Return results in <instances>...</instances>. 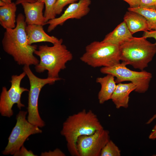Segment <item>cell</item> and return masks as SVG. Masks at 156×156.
<instances>
[{"mask_svg":"<svg viewBox=\"0 0 156 156\" xmlns=\"http://www.w3.org/2000/svg\"><path fill=\"white\" fill-rule=\"evenodd\" d=\"M103 128L97 116L92 110L83 109L67 118L60 133L65 139L70 155L79 156L76 147L78 138L91 135Z\"/></svg>","mask_w":156,"mask_h":156,"instance_id":"2","label":"cell"},{"mask_svg":"<svg viewBox=\"0 0 156 156\" xmlns=\"http://www.w3.org/2000/svg\"><path fill=\"white\" fill-rule=\"evenodd\" d=\"M96 82L99 83L101 86L98 98L99 103L103 104L111 99L117 85L115 77L112 75L107 74L104 77H97Z\"/></svg>","mask_w":156,"mask_h":156,"instance_id":"15","label":"cell"},{"mask_svg":"<svg viewBox=\"0 0 156 156\" xmlns=\"http://www.w3.org/2000/svg\"><path fill=\"white\" fill-rule=\"evenodd\" d=\"M132 37V34L123 21L107 34L102 41L119 46Z\"/></svg>","mask_w":156,"mask_h":156,"instance_id":"17","label":"cell"},{"mask_svg":"<svg viewBox=\"0 0 156 156\" xmlns=\"http://www.w3.org/2000/svg\"><path fill=\"white\" fill-rule=\"evenodd\" d=\"M142 36L146 38H154L156 41L155 43L156 45V30H151L144 31Z\"/></svg>","mask_w":156,"mask_h":156,"instance_id":"26","label":"cell"},{"mask_svg":"<svg viewBox=\"0 0 156 156\" xmlns=\"http://www.w3.org/2000/svg\"><path fill=\"white\" fill-rule=\"evenodd\" d=\"M14 156H36L31 150H27L23 145L19 151L15 154Z\"/></svg>","mask_w":156,"mask_h":156,"instance_id":"24","label":"cell"},{"mask_svg":"<svg viewBox=\"0 0 156 156\" xmlns=\"http://www.w3.org/2000/svg\"><path fill=\"white\" fill-rule=\"evenodd\" d=\"M119 51L122 62L142 70L156 54V45L143 36H133L119 46Z\"/></svg>","mask_w":156,"mask_h":156,"instance_id":"4","label":"cell"},{"mask_svg":"<svg viewBox=\"0 0 156 156\" xmlns=\"http://www.w3.org/2000/svg\"><path fill=\"white\" fill-rule=\"evenodd\" d=\"M42 26L36 24L26 26L25 30L29 44L41 42H49L53 44L58 41L59 39L55 37L47 34Z\"/></svg>","mask_w":156,"mask_h":156,"instance_id":"14","label":"cell"},{"mask_svg":"<svg viewBox=\"0 0 156 156\" xmlns=\"http://www.w3.org/2000/svg\"><path fill=\"white\" fill-rule=\"evenodd\" d=\"M37 1V0H16L15 3L17 5L21 4L23 3L28 2L33 3Z\"/></svg>","mask_w":156,"mask_h":156,"instance_id":"29","label":"cell"},{"mask_svg":"<svg viewBox=\"0 0 156 156\" xmlns=\"http://www.w3.org/2000/svg\"><path fill=\"white\" fill-rule=\"evenodd\" d=\"M91 0H79L69 5L59 17L49 20L47 31L50 32L58 25L62 26L67 20L70 19H80L87 15L90 11L89 6Z\"/></svg>","mask_w":156,"mask_h":156,"instance_id":"11","label":"cell"},{"mask_svg":"<svg viewBox=\"0 0 156 156\" xmlns=\"http://www.w3.org/2000/svg\"><path fill=\"white\" fill-rule=\"evenodd\" d=\"M7 4H6L3 1L0 0V7L4 6L6 5Z\"/></svg>","mask_w":156,"mask_h":156,"instance_id":"32","label":"cell"},{"mask_svg":"<svg viewBox=\"0 0 156 156\" xmlns=\"http://www.w3.org/2000/svg\"><path fill=\"white\" fill-rule=\"evenodd\" d=\"M26 75L24 71L19 75H12L9 89L8 90L6 87H2L0 96V113L2 116L9 118L12 116L13 114L12 107L14 104H17L20 110L25 106L21 102V95L24 92L29 90L21 87V83Z\"/></svg>","mask_w":156,"mask_h":156,"instance_id":"9","label":"cell"},{"mask_svg":"<svg viewBox=\"0 0 156 156\" xmlns=\"http://www.w3.org/2000/svg\"><path fill=\"white\" fill-rule=\"evenodd\" d=\"M123 19L132 35L140 31H149L146 19L139 13L128 10L125 14Z\"/></svg>","mask_w":156,"mask_h":156,"instance_id":"16","label":"cell"},{"mask_svg":"<svg viewBox=\"0 0 156 156\" xmlns=\"http://www.w3.org/2000/svg\"><path fill=\"white\" fill-rule=\"evenodd\" d=\"M21 5L24 9L27 25L36 24L43 26L46 25L43 13L44 5L43 2L37 1L33 3H23Z\"/></svg>","mask_w":156,"mask_h":156,"instance_id":"12","label":"cell"},{"mask_svg":"<svg viewBox=\"0 0 156 156\" xmlns=\"http://www.w3.org/2000/svg\"><path fill=\"white\" fill-rule=\"evenodd\" d=\"M148 138L149 139L152 140L156 139V124L152 129Z\"/></svg>","mask_w":156,"mask_h":156,"instance_id":"28","label":"cell"},{"mask_svg":"<svg viewBox=\"0 0 156 156\" xmlns=\"http://www.w3.org/2000/svg\"><path fill=\"white\" fill-rule=\"evenodd\" d=\"M153 156H156V155H153Z\"/></svg>","mask_w":156,"mask_h":156,"instance_id":"33","label":"cell"},{"mask_svg":"<svg viewBox=\"0 0 156 156\" xmlns=\"http://www.w3.org/2000/svg\"><path fill=\"white\" fill-rule=\"evenodd\" d=\"M139 7L156 10V0H141Z\"/></svg>","mask_w":156,"mask_h":156,"instance_id":"23","label":"cell"},{"mask_svg":"<svg viewBox=\"0 0 156 156\" xmlns=\"http://www.w3.org/2000/svg\"><path fill=\"white\" fill-rule=\"evenodd\" d=\"M126 65L121 62L114 66L102 67L100 70L103 74H110L116 78L115 81L118 83L126 81H130L136 86L135 91L143 93L148 89L152 75L150 72L144 70L140 71L131 70L126 67Z\"/></svg>","mask_w":156,"mask_h":156,"instance_id":"7","label":"cell"},{"mask_svg":"<svg viewBox=\"0 0 156 156\" xmlns=\"http://www.w3.org/2000/svg\"><path fill=\"white\" fill-rule=\"evenodd\" d=\"M23 69L28 77L30 83L27 108V120L33 125L42 128L45 126V123L41 118L38 111V101L40 91L46 85L53 84L62 79L48 77L46 78H40L33 73L29 66L25 65Z\"/></svg>","mask_w":156,"mask_h":156,"instance_id":"6","label":"cell"},{"mask_svg":"<svg viewBox=\"0 0 156 156\" xmlns=\"http://www.w3.org/2000/svg\"><path fill=\"white\" fill-rule=\"evenodd\" d=\"M81 60L92 67H107L120 63L119 46L94 41L86 46Z\"/></svg>","mask_w":156,"mask_h":156,"instance_id":"5","label":"cell"},{"mask_svg":"<svg viewBox=\"0 0 156 156\" xmlns=\"http://www.w3.org/2000/svg\"><path fill=\"white\" fill-rule=\"evenodd\" d=\"M121 151L112 140H110L102 150L100 156H120Z\"/></svg>","mask_w":156,"mask_h":156,"instance_id":"20","label":"cell"},{"mask_svg":"<svg viewBox=\"0 0 156 156\" xmlns=\"http://www.w3.org/2000/svg\"><path fill=\"white\" fill-rule=\"evenodd\" d=\"M136 88L135 85L131 82L128 83H120L116 85L111 99L117 109L128 108L129 95L132 92L135 91Z\"/></svg>","mask_w":156,"mask_h":156,"instance_id":"13","label":"cell"},{"mask_svg":"<svg viewBox=\"0 0 156 156\" xmlns=\"http://www.w3.org/2000/svg\"><path fill=\"white\" fill-rule=\"evenodd\" d=\"M110 140L109 132L103 128L89 135H83L77 140L79 156H100L101 151Z\"/></svg>","mask_w":156,"mask_h":156,"instance_id":"10","label":"cell"},{"mask_svg":"<svg viewBox=\"0 0 156 156\" xmlns=\"http://www.w3.org/2000/svg\"><path fill=\"white\" fill-rule=\"evenodd\" d=\"M128 10L141 14L146 19L149 31L156 30V10L138 7L135 8L129 7Z\"/></svg>","mask_w":156,"mask_h":156,"instance_id":"19","label":"cell"},{"mask_svg":"<svg viewBox=\"0 0 156 156\" xmlns=\"http://www.w3.org/2000/svg\"><path fill=\"white\" fill-rule=\"evenodd\" d=\"M27 113V111H20L17 115L16 124L8 138V144L2 151L3 155H14L19 151L29 136L42 133L38 127L26 119Z\"/></svg>","mask_w":156,"mask_h":156,"instance_id":"8","label":"cell"},{"mask_svg":"<svg viewBox=\"0 0 156 156\" xmlns=\"http://www.w3.org/2000/svg\"><path fill=\"white\" fill-rule=\"evenodd\" d=\"M1 0L3 1L6 4H9L12 2V0Z\"/></svg>","mask_w":156,"mask_h":156,"instance_id":"31","label":"cell"},{"mask_svg":"<svg viewBox=\"0 0 156 156\" xmlns=\"http://www.w3.org/2000/svg\"><path fill=\"white\" fill-rule=\"evenodd\" d=\"M78 0H57L54 6V12L56 16L60 14L67 5L77 2Z\"/></svg>","mask_w":156,"mask_h":156,"instance_id":"22","label":"cell"},{"mask_svg":"<svg viewBox=\"0 0 156 156\" xmlns=\"http://www.w3.org/2000/svg\"><path fill=\"white\" fill-rule=\"evenodd\" d=\"M16 10V4L14 2L0 7V24L5 29L15 27Z\"/></svg>","mask_w":156,"mask_h":156,"instance_id":"18","label":"cell"},{"mask_svg":"<svg viewBox=\"0 0 156 156\" xmlns=\"http://www.w3.org/2000/svg\"><path fill=\"white\" fill-rule=\"evenodd\" d=\"M156 118V114L154 115L152 117L150 118L146 122V124L148 125L151 123Z\"/></svg>","mask_w":156,"mask_h":156,"instance_id":"30","label":"cell"},{"mask_svg":"<svg viewBox=\"0 0 156 156\" xmlns=\"http://www.w3.org/2000/svg\"><path fill=\"white\" fill-rule=\"evenodd\" d=\"M60 38L52 46L47 44L39 46L34 52L40 59L35 66L36 72L41 73L47 70L48 77H59L60 72L66 68V63L73 58L72 54Z\"/></svg>","mask_w":156,"mask_h":156,"instance_id":"3","label":"cell"},{"mask_svg":"<svg viewBox=\"0 0 156 156\" xmlns=\"http://www.w3.org/2000/svg\"><path fill=\"white\" fill-rule=\"evenodd\" d=\"M129 5V8H135L139 6L141 0H123Z\"/></svg>","mask_w":156,"mask_h":156,"instance_id":"27","label":"cell"},{"mask_svg":"<svg viewBox=\"0 0 156 156\" xmlns=\"http://www.w3.org/2000/svg\"><path fill=\"white\" fill-rule=\"evenodd\" d=\"M26 26L24 16L21 13L19 14L15 27L5 29L2 40L3 48L18 65L36 66L39 62L34 55L37 46L28 44Z\"/></svg>","mask_w":156,"mask_h":156,"instance_id":"1","label":"cell"},{"mask_svg":"<svg viewBox=\"0 0 156 156\" xmlns=\"http://www.w3.org/2000/svg\"><path fill=\"white\" fill-rule=\"evenodd\" d=\"M57 1V0H37L38 1L42 2L44 3L45 10L44 15L46 23L49 20L55 18L56 16L54 12V8Z\"/></svg>","mask_w":156,"mask_h":156,"instance_id":"21","label":"cell"},{"mask_svg":"<svg viewBox=\"0 0 156 156\" xmlns=\"http://www.w3.org/2000/svg\"><path fill=\"white\" fill-rule=\"evenodd\" d=\"M41 156H65V154L61 150L56 148L53 151H49L48 152H45L41 153Z\"/></svg>","mask_w":156,"mask_h":156,"instance_id":"25","label":"cell"}]
</instances>
